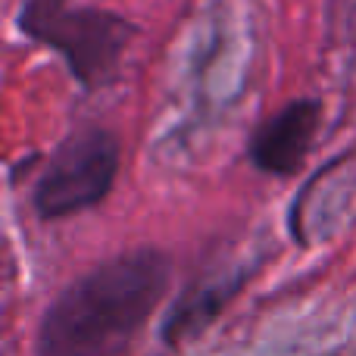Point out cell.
Masks as SVG:
<instances>
[{"instance_id":"obj_3","label":"cell","mask_w":356,"mask_h":356,"mask_svg":"<svg viewBox=\"0 0 356 356\" xmlns=\"http://www.w3.org/2000/svg\"><path fill=\"white\" fill-rule=\"evenodd\" d=\"M119 141L106 129L72 131L44 163L31 191V207L44 222L91 209L113 191L119 175Z\"/></svg>"},{"instance_id":"obj_4","label":"cell","mask_w":356,"mask_h":356,"mask_svg":"<svg viewBox=\"0 0 356 356\" xmlns=\"http://www.w3.org/2000/svg\"><path fill=\"white\" fill-rule=\"evenodd\" d=\"M322 122V104L316 97H300L272 113L247 144V160L266 175L288 178L300 172L307 154L313 150Z\"/></svg>"},{"instance_id":"obj_2","label":"cell","mask_w":356,"mask_h":356,"mask_svg":"<svg viewBox=\"0 0 356 356\" xmlns=\"http://www.w3.org/2000/svg\"><path fill=\"white\" fill-rule=\"evenodd\" d=\"M19 31L56 50L72 79L85 91H97L116 79L125 47L138 29L110 10L72 6L69 0H22Z\"/></svg>"},{"instance_id":"obj_5","label":"cell","mask_w":356,"mask_h":356,"mask_svg":"<svg viewBox=\"0 0 356 356\" xmlns=\"http://www.w3.org/2000/svg\"><path fill=\"white\" fill-rule=\"evenodd\" d=\"M247 282V269L234 272V275H222L213 282H197L181 291V297L169 307L166 319L160 325V338L166 347H181L188 341L200 338L222 313L225 307L241 294Z\"/></svg>"},{"instance_id":"obj_1","label":"cell","mask_w":356,"mask_h":356,"mask_svg":"<svg viewBox=\"0 0 356 356\" xmlns=\"http://www.w3.org/2000/svg\"><path fill=\"white\" fill-rule=\"evenodd\" d=\"M172 284V259L156 247L119 253L60 291L44 309L35 356H122Z\"/></svg>"}]
</instances>
